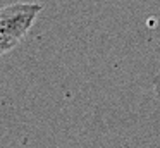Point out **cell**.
Returning <instances> with one entry per match:
<instances>
[{
    "label": "cell",
    "instance_id": "6da1fadb",
    "mask_svg": "<svg viewBox=\"0 0 160 148\" xmlns=\"http://www.w3.org/2000/svg\"><path fill=\"white\" fill-rule=\"evenodd\" d=\"M43 7L35 2H16L0 7V57L12 52L33 28Z\"/></svg>",
    "mask_w": 160,
    "mask_h": 148
},
{
    "label": "cell",
    "instance_id": "7a4b0ae2",
    "mask_svg": "<svg viewBox=\"0 0 160 148\" xmlns=\"http://www.w3.org/2000/svg\"><path fill=\"white\" fill-rule=\"evenodd\" d=\"M152 88H153V93H155L157 100H160V69L155 72V76L152 79Z\"/></svg>",
    "mask_w": 160,
    "mask_h": 148
}]
</instances>
